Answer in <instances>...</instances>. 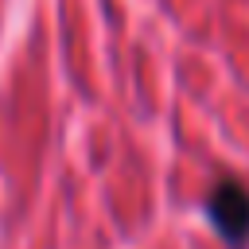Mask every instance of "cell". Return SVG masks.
<instances>
[{"mask_svg": "<svg viewBox=\"0 0 249 249\" xmlns=\"http://www.w3.org/2000/svg\"><path fill=\"white\" fill-rule=\"evenodd\" d=\"M206 214L218 230V237L230 249H241L249 241V191L237 179H218L206 195Z\"/></svg>", "mask_w": 249, "mask_h": 249, "instance_id": "cell-1", "label": "cell"}]
</instances>
